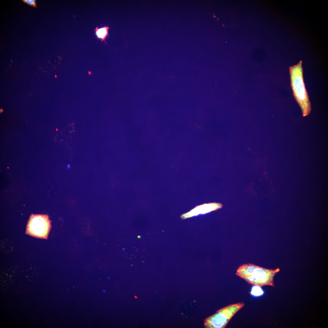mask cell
Returning a JSON list of instances; mask_svg holds the SVG:
<instances>
[{
  "instance_id": "6da1fadb",
  "label": "cell",
  "mask_w": 328,
  "mask_h": 328,
  "mask_svg": "<svg viewBox=\"0 0 328 328\" xmlns=\"http://www.w3.org/2000/svg\"><path fill=\"white\" fill-rule=\"evenodd\" d=\"M279 271V268L268 269L248 263L240 265L237 269L236 275L251 285L274 287V278Z\"/></svg>"
},
{
  "instance_id": "7a4b0ae2",
  "label": "cell",
  "mask_w": 328,
  "mask_h": 328,
  "mask_svg": "<svg viewBox=\"0 0 328 328\" xmlns=\"http://www.w3.org/2000/svg\"><path fill=\"white\" fill-rule=\"evenodd\" d=\"M302 60L298 63L289 67L291 86L293 96L301 107L303 116L309 115L311 104L306 89L303 77Z\"/></svg>"
},
{
  "instance_id": "3957f363",
  "label": "cell",
  "mask_w": 328,
  "mask_h": 328,
  "mask_svg": "<svg viewBox=\"0 0 328 328\" xmlns=\"http://www.w3.org/2000/svg\"><path fill=\"white\" fill-rule=\"evenodd\" d=\"M244 306L243 302L229 305L206 318L204 326L207 328H224L233 316Z\"/></svg>"
},
{
  "instance_id": "277c9868",
  "label": "cell",
  "mask_w": 328,
  "mask_h": 328,
  "mask_svg": "<svg viewBox=\"0 0 328 328\" xmlns=\"http://www.w3.org/2000/svg\"><path fill=\"white\" fill-rule=\"evenodd\" d=\"M50 227V222L48 215L32 214L28 221L26 232L31 236L46 238Z\"/></svg>"
},
{
  "instance_id": "5b68a950",
  "label": "cell",
  "mask_w": 328,
  "mask_h": 328,
  "mask_svg": "<svg viewBox=\"0 0 328 328\" xmlns=\"http://www.w3.org/2000/svg\"><path fill=\"white\" fill-rule=\"evenodd\" d=\"M109 29L108 27L105 26L100 28L96 27L95 29V34L97 38L101 39V41H104L106 44L107 43L105 39L108 35V30Z\"/></svg>"
},
{
  "instance_id": "8992f818",
  "label": "cell",
  "mask_w": 328,
  "mask_h": 328,
  "mask_svg": "<svg viewBox=\"0 0 328 328\" xmlns=\"http://www.w3.org/2000/svg\"><path fill=\"white\" fill-rule=\"evenodd\" d=\"M265 293L261 287L258 285H253L252 286L250 294L254 297H256L262 296Z\"/></svg>"
},
{
  "instance_id": "52a82bcc",
  "label": "cell",
  "mask_w": 328,
  "mask_h": 328,
  "mask_svg": "<svg viewBox=\"0 0 328 328\" xmlns=\"http://www.w3.org/2000/svg\"><path fill=\"white\" fill-rule=\"evenodd\" d=\"M24 3L34 7H37L36 0H22Z\"/></svg>"
},
{
  "instance_id": "ba28073f",
  "label": "cell",
  "mask_w": 328,
  "mask_h": 328,
  "mask_svg": "<svg viewBox=\"0 0 328 328\" xmlns=\"http://www.w3.org/2000/svg\"><path fill=\"white\" fill-rule=\"evenodd\" d=\"M89 74H91V73H90V72H89Z\"/></svg>"
},
{
  "instance_id": "9c48e42d",
  "label": "cell",
  "mask_w": 328,
  "mask_h": 328,
  "mask_svg": "<svg viewBox=\"0 0 328 328\" xmlns=\"http://www.w3.org/2000/svg\"><path fill=\"white\" fill-rule=\"evenodd\" d=\"M56 131L58 130V129H56Z\"/></svg>"
}]
</instances>
